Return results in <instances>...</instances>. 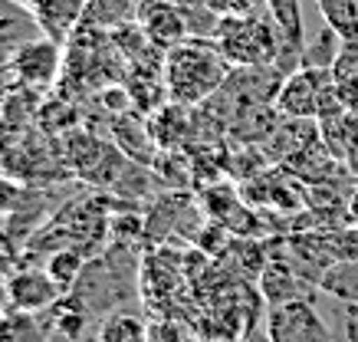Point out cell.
<instances>
[{"label":"cell","instance_id":"cell-1","mask_svg":"<svg viewBox=\"0 0 358 342\" xmlns=\"http://www.w3.org/2000/svg\"><path fill=\"white\" fill-rule=\"evenodd\" d=\"M234 66L220 53L214 36H187L185 43L162 53V83L164 96L178 106L197 109L207 99H214Z\"/></svg>","mask_w":358,"mask_h":342},{"label":"cell","instance_id":"cell-2","mask_svg":"<svg viewBox=\"0 0 358 342\" xmlns=\"http://www.w3.org/2000/svg\"><path fill=\"white\" fill-rule=\"evenodd\" d=\"M214 40H217L220 53L227 56V63L234 69L276 66L282 56V40L270 10L243 13V17H220Z\"/></svg>","mask_w":358,"mask_h":342},{"label":"cell","instance_id":"cell-3","mask_svg":"<svg viewBox=\"0 0 358 342\" xmlns=\"http://www.w3.org/2000/svg\"><path fill=\"white\" fill-rule=\"evenodd\" d=\"M273 106L280 109V115H289V119H326V115L345 112V106H342L336 92L332 69H315V66L293 69L289 76L282 79Z\"/></svg>","mask_w":358,"mask_h":342},{"label":"cell","instance_id":"cell-4","mask_svg":"<svg viewBox=\"0 0 358 342\" xmlns=\"http://www.w3.org/2000/svg\"><path fill=\"white\" fill-rule=\"evenodd\" d=\"M266 342H336L309 299H289L266 313Z\"/></svg>","mask_w":358,"mask_h":342},{"label":"cell","instance_id":"cell-5","mask_svg":"<svg viewBox=\"0 0 358 342\" xmlns=\"http://www.w3.org/2000/svg\"><path fill=\"white\" fill-rule=\"evenodd\" d=\"M135 23L145 34V40L158 50V53H168L171 46L185 43L191 36V20H187V10L174 0H141L138 13H135Z\"/></svg>","mask_w":358,"mask_h":342},{"label":"cell","instance_id":"cell-6","mask_svg":"<svg viewBox=\"0 0 358 342\" xmlns=\"http://www.w3.org/2000/svg\"><path fill=\"white\" fill-rule=\"evenodd\" d=\"M59 46L53 40H27L17 46L10 66L17 69V76L30 86H50L59 73Z\"/></svg>","mask_w":358,"mask_h":342},{"label":"cell","instance_id":"cell-7","mask_svg":"<svg viewBox=\"0 0 358 342\" xmlns=\"http://www.w3.org/2000/svg\"><path fill=\"white\" fill-rule=\"evenodd\" d=\"M63 290L50 273H40V270H23L10 280V303L13 309L20 313H40L59 297Z\"/></svg>","mask_w":358,"mask_h":342},{"label":"cell","instance_id":"cell-8","mask_svg":"<svg viewBox=\"0 0 358 342\" xmlns=\"http://www.w3.org/2000/svg\"><path fill=\"white\" fill-rule=\"evenodd\" d=\"M303 280L296 276L293 264H270L263 266L260 273V293L270 306H280V303H289V299H303Z\"/></svg>","mask_w":358,"mask_h":342},{"label":"cell","instance_id":"cell-9","mask_svg":"<svg viewBox=\"0 0 358 342\" xmlns=\"http://www.w3.org/2000/svg\"><path fill=\"white\" fill-rule=\"evenodd\" d=\"M141 0H83V20L99 27V30H112V27H129L135 23Z\"/></svg>","mask_w":358,"mask_h":342},{"label":"cell","instance_id":"cell-10","mask_svg":"<svg viewBox=\"0 0 358 342\" xmlns=\"http://www.w3.org/2000/svg\"><path fill=\"white\" fill-rule=\"evenodd\" d=\"M338 50H342V36L322 20V27L315 34H306V46H303V66H315V69H332Z\"/></svg>","mask_w":358,"mask_h":342},{"label":"cell","instance_id":"cell-11","mask_svg":"<svg viewBox=\"0 0 358 342\" xmlns=\"http://www.w3.org/2000/svg\"><path fill=\"white\" fill-rule=\"evenodd\" d=\"M319 287L332 293L342 303H355L358 306V260H345V264H332L326 273L319 276Z\"/></svg>","mask_w":358,"mask_h":342},{"label":"cell","instance_id":"cell-12","mask_svg":"<svg viewBox=\"0 0 358 342\" xmlns=\"http://www.w3.org/2000/svg\"><path fill=\"white\" fill-rule=\"evenodd\" d=\"M319 17L336 30L342 40L358 36V0H315Z\"/></svg>","mask_w":358,"mask_h":342},{"label":"cell","instance_id":"cell-13","mask_svg":"<svg viewBox=\"0 0 358 342\" xmlns=\"http://www.w3.org/2000/svg\"><path fill=\"white\" fill-rule=\"evenodd\" d=\"M99 339L102 342H148V326L138 316L112 313L109 320H102V326H99Z\"/></svg>","mask_w":358,"mask_h":342},{"label":"cell","instance_id":"cell-14","mask_svg":"<svg viewBox=\"0 0 358 342\" xmlns=\"http://www.w3.org/2000/svg\"><path fill=\"white\" fill-rule=\"evenodd\" d=\"M46 273L59 283V290H73V283H76L79 273H83V257H79L76 250H56V254L50 257Z\"/></svg>","mask_w":358,"mask_h":342},{"label":"cell","instance_id":"cell-15","mask_svg":"<svg viewBox=\"0 0 358 342\" xmlns=\"http://www.w3.org/2000/svg\"><path fill=\"white\" fill-rule=\"evenodd\" d=\"M207 7L217 17H243V13L266 10V0H207Z\"/></svg>","mask_w":358,"mask_h":342},{"label":"cell","instance_id":"cell-16","mask_svg":"<svg viewBox=\"0 0 358 342\" xmlns=\"http://www.w3.org/2000/svg\"><path fill=\"white\" fill-rule=\"evenodd\" d=\"M336 92L342 106L348 112H358V73H345V76H336Z\"/></svg>","mask_w":358,"mask_h":342},{"label":"cell","instance_id":"cell-17","mask_svg":"<svg viewBox=\"0 0 358 342\" xmlns=\"http://www.w3.org/2000/svg\"><path fill=\"white\" fill-rule=\"evenodd\" d=\"M13 204H17V188L10 181H0V214L13 211Z\"/></svg>","mask_w":358,"mask_h":342},{"label":"cell","instance_id":"cell-18","mask_svg":"<svg viewBox=\"0 0 358 342\" xmlns=\"http://www.w3.org/2000/svg\"><path fill=\"white\" fill-rule=\"evenodd\" d=\"M348 224H355L358 227V185H355V191H352V198H348Z\"/></svg>","mask_w":358,"mask_h":342},{"label":"cell","instance_id":"cell-19","mask_svg":"<svg viewBox=\"0 0 358 342\" xmlns=\"http://www.w3.org/2000/svg\"><path fill=\"white\" fill-rule=\"evenodd\" d=\"M336 342H358L355 332H352V326H348V320H345V313H342V332L336 336Z\"/></svg>","mask_w":358,"mask_h":342},{"label":"cell","instance_id":"cell-20","mask_svg":"<svg viewBox=\"0 0 358 342\" xmlns=\"http://www.w3.org/2000/svg\"><path fill=\"white\" fill-rule=\"evenodd\" d=\"M174 3H181V7H197V3H207V0H174Z\"/></svg>","mask_w":358,"mask_h":342},{"label":"cell","instance_id":"cell-21","mask_svg":"<svg viewBox=\"0 0 358 342\" xmlns=\"http://www.w3.org/2000/svg\"><path fill=\"white\" fill-rule=\"evenodd\" d=\"M99 342H102V339H99Z\"/></svg>","mask_w":358,"mask_h":342}]
</instances>
